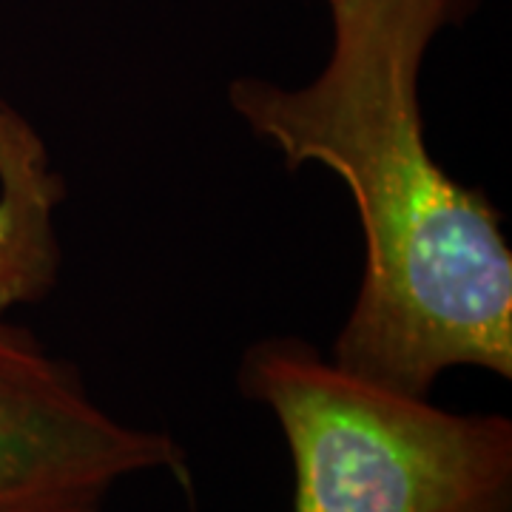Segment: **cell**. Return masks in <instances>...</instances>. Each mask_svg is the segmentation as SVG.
<instances>
[{"label":"cell","instance_id":"4","mask_svg":"<svg viewBox=\"0 0 512 512\" xmlns=\"http://www.w3.org/2000/svg\"><path fill=\"white\" fill-rule=\"evenodd\" d=\"M66 197L40 134L0 100V316L40 302L60 265L55 211Z\"/></svg>","mask_w":512,"mask_h":512},{"label":"cell","instance_id":"5","mask_svg":"<svg viewBox=\"0 0 512 512\" xmlns=\"http://www.w3.org/2000/svg\"><path fill=\"white\" fill-rule=\"evenodd\" d=\"M328 3H336V0H328Z\"/></svg>","mask_w":512,"mask_h":512},{"label":"cell","instance_id":"2","mask_svg":"<svg viewBox=\"0 0 512 512\" xmlns=\"http://www.w3.org/2000/svg\"><path fill=\"white\" fill-rule=\"evenodd\" d=\"M237 384L285 436L293 512H512V421L501 413L441 410L296 336L251 345Z\"/></svg>","mask_w":512,"mask_h":512},{"label":"cell","instance_id":"1","mask_svg":"<svg viewBox=\"0 0 512 512\" xmlns=\"http://www.w3.org/2000/svg\"><path fill=\"white\" fill-rule=\"evenodd\" d=\"M476 0H336L333 49L308 86L239 77L228 103L288 168L348 185L365 274L333 362L407 396L453 367L512 379V251L501 217L456 183L424 140L419 80L430 43Z\"/></svg>","mask_w":512,"mask_h":512},{"label":"cell","instance_id":"3","mask_svg":"<svg viewBox=\"0 0 512 512\" xmlns=\"http://www.w3.org/2000/svg\"><path fill=\"white\" fill-rule=\"evenodd\" d=\"M146 473L188 478L180 441L111 416L72 362L0 316V512H106Z\"/></svg>","mask_w":512,"mask_h":512}]
</instances>
